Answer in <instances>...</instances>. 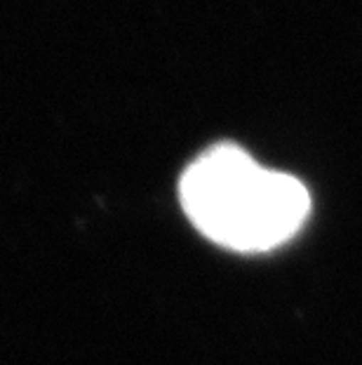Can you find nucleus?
I'll list each match as a JSON object with an SVG mask.
<instances>
[{
    "label": "nucleus",
    "mask_w": 362,
    "mask_h": 365,
    "mask_svg": "<svg viewBox=\"0 0 362 365\" xmlns=\"http://www.w3.org/2000/svg\"><path fill=\"white\" fill-rule=\"evenodd\" d=\"M179 200L200 234L235 252L273 250L311 215V196L297 177L261 168L235 144L200 153L183 170Z\"/></svg>",
    "instance_id": "nucleus-1"
}]
</instances>
